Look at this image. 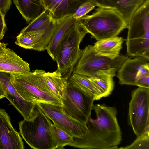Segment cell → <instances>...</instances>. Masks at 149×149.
<instances>
[{
    "label": "cell",
    "instance_id": "obj_1",
    "mask_svg": "<svg viewBox=\"0 0 149 149\" xmlns=\"http://www.w3.org/2000/svg\"><path fill=\"white\" fill-rule=\"evenodd\" d=\"M92 109L96 118L92 119L91 116L89 117L86 123L88 133L82 138L73 137L69 146L84 149H118L122 137L116 108L104 104H93Z\"/></svg>",
    "mask_w": 149,
    "mask_h": 149
},
{
    "label": "cell",
    "instance_id": "obj_2",
    "mask_svg": "<svg viewBox=\"0 0 149 149\" xmlns=\"http://www.w3.org/2000/svg\"><path fill=\"white\" fill-rule=\"evenodd\" d=\"M45 72L37 69L33 72L11 74V82L20 95L26 100L63 106L62 101L53 94L43 80Z\"/></svg>",
    "mask_w": 149,
    "mask_h": 149
},
{
    "label": "cell",
    "instance_id": "obj_3",
    "mask_svg": "<svg viewBox=\"0 0 149 149\" xmlns=\"http://www.w3.org/2000/svg\"><path fill=\"white\" fill-rule=\"evenodd\" d=\"M97 41L117 36L127 24L114 9L98 8L92 14L78 19Z\"/></svg>",
    "mask_w": 149,
    "mask_h": 149
},
{
    "label": "cell",
    "instance_id": "obj_4",
    "mask_svg": "<svg viewBox=\"0 0 149 149\" xmlns=\"http://www.w3.org/2000/svg\"><path fill=\"white\" fill-rule=\"evenodd\" d=\"M127 28L126 44L127 55L149 59V0L136 11Z\"/></svg>",
    "mask_w": 149,
    "mask_h": 149
},
{
    "label": "cell",
    "instance_id": "obj_5",
    "mask_svg": "<svg viewBox=\"0 0 149 149\" xmlns=\"http://www.w3.org/2000/svg\"><path fill=\"white\" fill-rule=\"evenodd\" d=\"M88 32L79 20L69 29L58 47L55 61L62 76L69 78L80 57V45Z\"/></svg>",
    "mask_w": 149,
    "mask_h": 149
},
{
    "label": "cell",
    "instance_id": "obj_6",
    "mask_svg": "<svg viewBox=\"0 0 149 149\" xmlns=\"http://www.w3.org/2000/svg\"><path fill=\"white\" fill-rule=\"evenodd\" d=\"M52 125L39 106L38 114L32 120L19 122L20 134L31 148L55 149Z\"/></svg>",
    "mask_w": 149,
    "mask_h": 149
},
{
    "label": "cell",
    "instance_id": "obj_7",
    "mask_svg": "<svg viewBox=\"0 0 149 149\" xmlns=\"http://www.w3.org/2000/svg\"><path fill=\"white\" fill-rule=\"evenodd\" d=\"M94 100L91 94L67 79L64 98L62 100L63 110L67 114L86 124Z\"/></svg>",
    "mask_w": 149,
    "mask_h": 149
},
{
    "label": "cell",
    "instance_id": "obj_8",
    "mask_svg": "<svg viewBox=\"0 0 149 149\" xmlns=\"http://www.w3.org/2000/svg\"><path fill=\"white\" fill-rule=\"evenodd\" d=\"M127 58L120 54L115 57L100 54L95 52L93 45H88L81 50L73 73L90 77L100 71L114 70L117 72Z\"/></svg>",
    "mask_w": 149,
    "mask_h": 149
},
{
    "label": "cell",
    "instance_id": "obj_9",
    "mask_svg": "<svg viewBox=\"0 0 149 149\" xmlns=\"http://www.w3.org/2000/svg\"><path fill=\"white\" fill-rule=\"evenodd\" d=\"M131 95L128 123L139 136L149 132V88L138 87Z\"/></svg>",
    "mask_w": 149,
    "mask_h": 149
},
{
    "label": "cell",
    "instance_id": "obj_10",
    "mask_svg": "<svg viewBox=\"0 0 149 149\" xmlns=\"http://www.w3.org/2000/svg\"><path fill=\"white\" fill-rule=\"evenodd\" d=\"M38 104L55 125L74 138H82L88 133L86 124L68 115L64 111L62 106L45 103Z\"/></svg>",
    "mask_w": 149,
    "mask_h": 149
},
{
    "label": "cell",
    "instance_id": "obj_11",
    "mask_svg": "<svg viewBox=\"0 0 149 149\" xmlns=\"http://www.w3.org/2000/svg\"><path fill=\"white\" fill-rule=\"evenodd\" d=\"M0 79L5 91L4 97L10 101L24 120H32L38 114L39 108L38 104L29 102L21 97L12 83L11 74L0 72Z\"/></svg>",
    "mask_w": 149,
    "mask_h": 149
},
{
    "label": "cell",
    "instance_id": "obj_12",
    "mask_svg": "<svg viewBox=\"0 0 149 149\" xmlns=\"http://www.w3.org/2000/svg\"><path fill=\"white\" fill-rule=\"evenodd\" d=\"M149 59L142 57H128L123 62L116 75L121 85H136L138 79L149 75Z\"/></svg>",
    "mask_w": 149,
    "mask_h": 149
},
{
    "label": "cell",
    "instance_id": "obj_13",
    "mask_svg": "<svg viewBox=\"0 0 149 149\" xmlns=\"http://www.w3.org/2000/svg\"><path fill=\"white\" fill-rule=\"evenodd\" d=\"M24 148L22 138L13 127L10 116L0 108V149Z\"/></svg>",
    "mask_w": 149,
    "mask_h": 149
},
{
    "label": "cell",
    "instance_id": "obj_14",
    "mask_svg": "<svg viewBox=\"0 0 149 149\" xmlns=\"http://www.w3.org/2000/svg\"><path fill=\"white\" fill-rule=\"evenodd\" d=\"M7 44L0 42V72L17 74L29 72V64L7 47Z\"/></svg>",
    "mask_w": 149,
    "mask_h": 149
},
{
    "label": "cell",
    "instance_id": "obj_15",
    "mask_svg": "<svg viewBox=\"0 0 149 149\" xmlns=\"http://www.w3.org/2000/svg\"><path fill=\"white\" fill-rule=\"evenodd\" d=\"M45 9L55 19L72 16L87 0H42Z\"/></svg>",
    "mask_w": 149,
    "mask_h": 149
},
{
    "label": "cell",
    "instance_id": "obj_16",
    "mask_svg": "<svg viewBox=\"0 0 149 149\" xmlns=\"http://www.w3.org/2000/svg\"><path fill=\"white\" fill-rule=\"evenodd\" d=\"M55 20V26L52 38L46 50L52 58L55 61L60 43L70 27L77 20L72 16Z\"/></svg>",
    "mask_w": 149,
    "mask_h": 149
},
{
    "label": "cell",
    "instance_id": "obj_17",
    "mask_svg": "<svg viewBox=\"0 0 149 149\" xmlns=\"http://www.w3.org/2000/svg\"><path fill=\"white\" fill-rule=\"evenodd\" d=\"M55 26V20L52 17L49 10L46 9L32 20L27 26L24 28L19 34L40 32L45 33L52 37Z\"/></svg>",
    "mask_w": 149,
    "mask_h": 149
},
{
    "label": "cell",
    "instance_id": "obj_18",
    "mask_svg": "<svg viewBox=\"0 0 149 149\" xmlns=\"http://www.w3.org/2000/svg\"><path fill=\"white\" fill-rule=\"evenodd\" d=\"M117 72L114 70L100 71L89 77L102 98L108 96L111 93L114 87L113 78Z\"/></svg>",
    "mask_w": 149,
    "mask_h": 149
},
{
    "label": "cell",
    "instance_id": "obj_19",
    "mask_svg": "<svg viewBox=\"0 0 149 149\" xmlns=\"http://www.w3.org/2000/svg\"><path fill=\"white\" fill-rule=\"evenodd\" d=\"M14 3L27 22H30L46 9L42 0H13Z\"/></svg>",
    "mask_w": 149,
    "mask_h": 149
},
{
    "label": "cell",
    "instance_id": "obj_20",
    "mask_svg": "<svg viewBox=\"0 0 149 149\" xmlns=\"http://www.w3.org/2000/svg\"><path fill=\"white\" fill-rule=\"evenodd\" d=\"M42 78L51 91L62 101L64 98L68 78L63 77L57 70L52 72H45Z\"/></svg>",
    "mask_w": 149,
    "mask_h": 149
},
{
    "label": "cell",
    "instance_id": "obj_21",
    "mask_svg": "<svg viewBox=\"0 0 149 149\" xmlns=\"http://www.w3.org/2000/svg\"><path fill=\"white\" fill-rule=\"evenodd\" d=\"M147 0H108L127 24L136 11Z\"/></svg>",
    "mask_w": 149,
    "mask_h": 149
},
{
    "label": "cell",
    "instance_id": "obj_22",
    "mask_svg": "<svg viewBox=\"0 0 149 149\" xmlns=\"http://www.w3.org/2000/svg\"><path fill=\"white\" fill-rule=\"evenodd\" d=\"M123 43L122 38L116 36L97 41L93 47L95 52L99 54L115 57L120 54Z\"/></svg>",
    "mask_w": 149,
    "mask_h": 149
},
{
    "label": "cell",
    "instance_id": "obj_23",
    "mask_svg": "<svg viewBox=\"0 0 149 149\" xmlns=\"http://www.w3.org/2000/svg\"><path fill=\"white\" fill-rule=\"evenodd\" d=\"M69 79L91 94L94 97L95 100H98L102 98L101 94L93 84L89 77L81 74L73 73Z\"/></svg>",
    "mask_w": 149,
    "mask_h": 149
},
{
    "label": "cell",
    "instance_id": "obj_24",
    "mask_svg": "<svg viewBox=\"0 0 149 149\" xmlns=\"http://www.w3.org/2000/svg\"><path fill=\"white\" fill-rule=\"evenodd\" d=\"M45 36L43 33L32 32L23 34H19L16 37L15 44L26 49H33L40 37Z\"/></svg>",
    "mask_w": 149,
    "mask_h": 149
},
{
    "label": "cell",
    "instance_id": "obj_25",
    "mask_svg": "<svg viewBox=\"0 0 149 149\" xmlns=\"http://www.w3.org/2000/svg\"><path fill=\"white\" fill-rule=\"evenodd\" d=\"M52 133L56 143V148L62 149L71 143L73 137L57 127L54 124L52 125Z\"/></svg>",
    "mask_w": 149,
    "mask_h": 149
},
{
    "label": "cell",
    "instance_id": "obj_26",
    "mask_svg": "<svg viewBox=\"0 0 149 149\" xmlns=\"http://www.w3.org/2000/svg\"><path fill=\"white\" fill-rule=\"evenodd\" d=\"M118 148L149 149V132L145 133L139 136H137V138L130 145Z\"/></svg>",
    "mask_w": 149,
    "mask_h": 149
},
{
    "label": "cell",
    "instance_id": "obj_27",
    "mask_svg": "<svg viewBox=\"0 0 149 149\" xmlns=\"http://www.w3.org/2000/svg\"><path fill=\"white\" fill-rule=\"evenodd\" d=\"M95 6L89 1L82 3L77 9L76 12L72 15V17L77 20L86 15L93 9Z\"/></svg>",
    "mask_w": 149,
    "mask_h": 149
},
{
    "label": "cell",
    "instance_id": "obj_28",
    "mask_svg": "<svg viewBox=\"0 0 149 149\" xmlns=\"http://www.w3.org/2000/svg\"><path fill=\"white\" fill-rule=\"evenodd\" d=\"M12 3V0H0V12L4 17Z\"/></svg>",
    "mask_w": 149,
    "mask_h": 149
},
{
    "label": "cell",
    "instance_id": "obj_29",
    "mask_svg": "<svg viewBox=\"0 0 149 149\" xmlns=\"http://www.w3.org/2000/svg\"><path fill=\"white\" fill-rule=\"evenodd\" d=\"M98 8H112L108 0H87Z\"/></svg>",
    "mask_w": 149,
    "mask_h": 149
},
{
    "label": "cell",
    "instance_id": "obj_30",
    "mask_svg": "<svg viewBox=\"0 0 149 149\" xmlns=\"http://www.w3.org/2000/svg\"><path fill=\"white\" fill-rule=\"evenodd\" d=\"M136 86L149 88V75H144L139 79L136 82Z\"/></svg>",
    "mask_w": 149,
    "mask_h": 149
},
{
    "label": "cell",
    "instance_id": "obj_31",
    "mask_svg": "<svg viewBox=\"0 0 149 149\" xmlns=\"http://www.w3.org/2000/svg\"><path fill=\"white\" fill-rule=\"evenodd\" d=\"M6 30L7 26L5 22V17L0 12V42L3 39Z\"/></svg>",
    "mask_w": 149,
    "mask_h": 149
},
{
    "label": "cell",
    "instance_id": "obj_32",
    "mask_svg": "<svg viewBox=\"0 0 149 149\" xmlns=\"http://www.w3.org/2000/svg\"><path fill=\"white\" fill-rule=\"evenodd\" d=\"M5 92L3 84L0 79V99L4 97Z\"/></svg>",
    "mask_w": 149,
    "mask_h": 149
}]
</instances>
